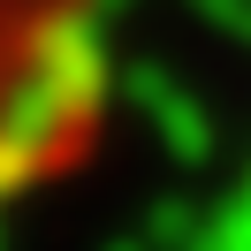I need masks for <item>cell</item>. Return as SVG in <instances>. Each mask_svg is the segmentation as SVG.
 <instances>
[{
  "instance_id": "1",
  "label": "cell",
  "mask_w": 251,
  "mask_h": 251,
  "mask_svg": "<svg viewBox=\"0 0 251 251\" xmlns=\"http://www.w3.org/2000/svg\"><path fill=\"white\" fill-rule=\"evenodd\" d=\"M114 99V0H0V236L99 160Z\"/></svg>"
}]
</instances>
